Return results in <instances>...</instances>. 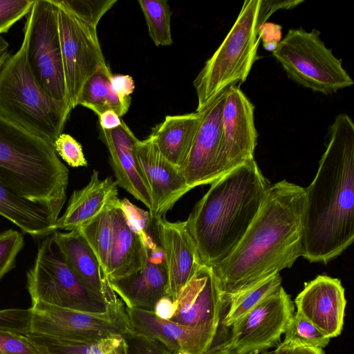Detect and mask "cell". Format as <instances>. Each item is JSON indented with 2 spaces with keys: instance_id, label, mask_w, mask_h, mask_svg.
<instances>
[{
  "instance_id": "cell-1",
  "label": "cell",
  "mask_w": 354,
  "mask_h": 354,
  "mask_svg": "<svg viewBox=\"0 0 354 354\" xmlns=\"http://www.w3.org/2000/svg\"><path fill=\"white\" fill-rule=\"evenodd\" d=\"M305 189L286 180L270 185L245 235L212 269L229 298L290 268L303 252Z\"/></svg>"
},
{
  "instance_id": "cell-2",
  "label": "cell",
  "mask_w": 354,
  "mask_h": 354,
  "mask_svg": "<svg viewBox=\"0 0 354 354\" xmlns=\"http://www.w3.org/2000/svg\"><path fill=\"white\" fill-rule=\"evenodd\" d=\"M317 174L305 189L302 257L327 263L354 240V124L338 114L328 127Z\"/></svg>"
},
{
  "instance_id": "cell-3",
  "label": "cell",
  "mask_w": 354,
  "mask_h": 354,
  "mask_svg": "<svg viewBox=\"0 0 354 354\" xmlns=\"http://www.w3.org/2000/svg\"><path fill=\"white\" fill-rule=\"evenodd\" d=\"M254 159L212 183L185 221L203 263L215 267L236 248L270 187Z\"/></svg>"
},
{
  "instance_id": "cell-4",
  "label": "cell",
  "mask_w": 354,
  "mask_h": 354,
  "mask_svg": "<svg viewBox=\"0 0 354 354\" xmlns=\"http://www.w3.org/2000/svg\"><path fill=\"white\" fill-rule=\"evenodd\" d=\"M68 169L54 146L0 115V180L23 197L59 214Z\"/></svg>"
},
{
  "instance_id": "cell-5",
  "label": "cell",
  "mask_w": 354,
  "mask_h": 354,
  "mask_svg": "<svg viewBox=\"0 0 354 354\" xmlns=\"http://www.w3.org/2000/svg\"><path fill=\"white\" fill-rule=\"evenodd\" d=\"M303 1L245 0L223 41L205 63L193 82L198 105L203 109L229 88L244 82L257 59L261 29L276 11Z\"/></svg>"
},
{
  "instance_id": "cell-6",
  "label": "cell",
  "mask_w": 354,
  "mask_h": 354,
  "mask_svg": "<svg viewBox=\"0 0 354 354\" xmlns=\"http://www.w3.org/2000/svg\"><path fill=\"white\" fill-rule=\"evenodd\" d=\"M71 111L37 84L27 62L24 38L0 68V115L54 145Z\"/></svg>"
},
{
  "instance_id": "cell-7",
  "label": "cell",
  "mask_w": 354,
  "mask_h": 354,
  "mask_svg": "<svg viewBox=\"0 0 354 354\" xmlns=\"http://www.w3.org/2000/svg\"><path fill=\"white\" fill-rule=\"evenodd\" d=\"M66 86L72 109L86 80L107 66L98 40L97 27L117 0H53Z\"/></svg>"
},
{
  "instance_id": "cell-8",
  "label": "cell",
  "mask_w": 354,
  "mask_h": 354,
  "mask_svg": "<svg viewBox=\"0 0 354 354\" xmlns=\"http://www.w3.org/2000/svg\"><path fill=\"white\" fill-rule=\"evenodd\" d=\"M272 55L290 79L315 92L330 95L354 84L342 59L326 46L316 29H290Z\"/></svg>"
},
{
  "instance_id": "cell-9",
  "label": "cell",
  "mask_w": 354,
  "mask_h": 354,
  "mask_svg": "<svg viewBox=\"0 0 354 354\" xmlns=\"http://www.w3.org/2000/svg\"><path fill=\"white\" fill-rule=\"evenodd\" d=\"M31 304L49 305L92 313H104L110 306L77 277L64 260L53 234L39 243L34 264L27 272Z\"/></svg>"
},
{
  "instance_id": "cell-10",
  "label": "cell",
  "mask_w": 354,
  "mask_h": 354,
  "mask_svg": "<svg viewBox=\"0 0 354 354\" xmlns=\"http://www.w3.org/2000/svg\"><path fill=\"white\" fill-rule=\"evenodd\" d=\"M29 68L39 86L55 101L72 110L65 82L53 0H35L24 28Z\"/></svg>"
},
{
  "instance_id": "cell-11",
  "label": "cell",
  "mask_w": 354,
  "mask_h": 354,
  "mask_svg": "<svg viewBox=\"0 0 354 354\" xmlns=\"http://www.w3.org/2000/svg\"><path fill=\"white\" fill-rule=\"evenodd\" d=\"M290 296L282 286L248 312L230 328L228 337L215 344L205 353L261 354L281 343L295 313Z\"/></svg>"
},
{
  "instance_id": "cell-12",
  "label": "cell",
  "mask_w": 354,
  "mask_h": 354,
  "mask_svg": "<svg viewBox=\"0 0 354 354\" xmlns=\"http://www.w3.org/2000/svg\"><path fill=\"white\" fill-rule=\"evenodd\" d=\"M30 334L64 339H101L120 335L130 325L120 299L104 313H92L49 305L32 304Z\"/></svg>"
},
{
  "instance_id": "cell-13",
  "label": "cell",
  "mask_w": 354,
  "mask_h": 354,
  "mask_svg": "<svg viewBox=\"0 0 354 354\" xmlns=\"http://www.w3.org/2000/svg\"><path fill=\"white\" fill-rule=\"evenodd\" d=\"M221 122V144L218 162L219 178L254 159L258 138L254 124V106L236 86L226 91Z\"/></svg>"
},
{
  "instance_id": "cell-14",
  "label": "cell",
  "mask_w": 354,
  "mask_h": 354,
  "mask_svg": "<svg viewBox=\"0 0 354 354\" xmlns=\"http://www.w3.org/2000/svg\"><path fill=\"white\" fill-rule=\"evenodd\" d=\"M133 150L151 194V220L165 217L166 213L191 189L182 170L163 156L150 136L142 140L138 139Z\"/></svg>"
},
{
  "instance_id": "cell-15",
  "label": "cell",
  "mask_w": 354,
  "mask_h": 354,
  "mask_svg": "<svg viewBox=\"0 0 354 354\" xmlns=\"http://www.w3.org/2000/svg\"><path fill=\"white\" fill-rule=\"evenodd\" d=\"M175 301L177 310L170 321L205 330L216 337L222 316L223 295L212 267L203 265Z\"/></svg>"
},
{
  "instance_id": "cell-16",
  "label": "cell",
  "mask_w": 354,
  "mask_h": 354,
  "mask_svg": "<svg viewBox=\"0 0 354 354\" xmlns=\"http://www.w3.org/2000/svg\"><path fill=\"white\" fill-rule=\"evenodd\" d=\"M226 91L203 109V118L182 171L189 187L212 184L219 178L218 162L222 135V111Z\"/></svg>"
},
{
  "instance_id": "cell-17",
  "label": "cell",
  "mask_w": 354,
  "mask_h": 354,
  "mask_svg": "<svg viewBox=\"0 0 354 354\" xmlns=\"http://www.w3.org/2000/svg\"><path fill=\"white\" fill-rule=\"evenodd\" d=\"M297 311L329 339L343 329L346 299L341 281L318 275L305 283L295 299Z\"/></svg>"
},
{
  "instance_id": "cell-18",
  "label": "cell",
  "mask_w": 354,
  "mask_h": 354,
  "mask_svg": "<svg viewBox=\"0 0 354 354\" xmlns=\"http://www.w3.org/2000/svg\"><path fill=\"white\" fill-rule=\"evenodd\" d=\"M152 221L164 254L167 295L175 301L182 288L204 264L185 221L170 222L165 217Z\"/></svg>"
},
{
  "instance_id": "cell-19",
  "label": "cell",
  "mask_w": 354,
  "mask_h": 354,
  "mask_svg": "<svg viewBox=\"0 0 354 354\" xmlns=\"http://www.w3.org/2000/svg\"><path fill=\"white\" fill-rule=\"evenodd\" d=\"M110 286L125 307L153 311L156 302L167 295V274L162 249L148 245L142 268L129 275L109 279Z\"/></svg>"
},
{
  "instance_id": "cell-20",
  "label": "cell",
  "mask_w": 354,
  "mask_h": 354,
  "mask_svg": "<svg viewBox=\"0 0 354 354\" xmlns=\"http://www.w3.org/2000/svg\"><path fill=\"white\" fill-rule=\"evenodd\" d=\"M125 312L133 330L157 340L172 354H205L215 339L205 330L160 319L153 311L125 307Z\"/></svg>"
},
{
  "instance_id": "cell-21",
  "label": "cell",
  "mask_w": 354,
  "mask_h": 354,
  "mask_svg": "<svg viewBox=\"0 0 354 354\" xmlns=\"http://www.w3.org/2000/svg\"><path fill=\"white\" fill-rule=\"evenodd\" d=\"M99 138L108 149L117 185L142 202L149 210L151 207L149 188L136 162L133 150L138 138L123 120L121 125L114 129L100 127Z\"/></svg>"
},
{
  "instance_id": "cell-22",
  "label": "cell",
  "mask_w": 354,
  "mask_h": 354,
  "mask_svg": "<svg viewBox=\"0 0 354 354\" xmlns=\"http://www.w3.org/2000/svg\"><path fill=\"white\" fill-rule=\"evenodd\" d=\"M66 262L81 281L108 304L119 297L110 286L107 276L93 251L78 230L53 233Z\"/></svg>"
},
{
  "instance_id": "cell-23",
  "label": "cell",
  "mask_w": 354,
  "mask_h": 354,
  "mask_svg": "<svg viewBox=\"0 0 354 354\" xmlns=\"http://www.w3.org/2000/svg\"><path fill=\"white\" fill-rule=\"evenodd\" d=\"M117 186L112 177L102 180L99 172L93 170L88 183L73 191L64 214L56 222V230H75L89 222L119 199Z\"/></svg>"
},
{
  "instance_id": "cell-24",
  "label": "cell",
  "mask_w": 354,
  "mask_h": 354,
  "mask_svg": "<svg viewBox=\"0 0 354 354\" xmlns=\"http://www.w3.org/2000/svg\"><path fill=\"white\" fill-rule=\"evenodd\" d=\"M112 216L113 241L106 270L108 280L129 275L142 268L149 245L128 223L120 200L113 205Z\"/></svg>"
},
{
  "instance_id": "cell-25",
  "label": "cell",
  "mask_w": 354,
  "mask_h": 354,
  "mask_svg": "<svg viewBox=\"0 0 354 354\" xmlns=\"http://www.w3.org/2000/svg\"><path fill=\"white\" fill-rule=\"evenodd\" d=\"M0 215L34 238L44 239L57 231L58 213L23 197L1 180Z\"/></svg>"
},
{
  "instance_id": "cell-26",
  "label": "cell",
  "mask_w": 354,
  "mask_h": 354,
  "mask_svg": "<svg viewBox=\"0 0 354 354\" xmlns=\"http://www.w3.org/2000/svg\"><path fill=\"white\" fill-rule=\"evenodd\" d=\"M202 118V111L167 115L153 128L149 135L163 156L181 170L187 160Z\"/></svg>"
},
{
  "instance_id": "cell-27",
  "label": "cell",
  "mask_w": 354,
  "mask_h": 354,
  "mask_svg": "<svg viewBox=\"0 0 354 354\" xmlns=\"http://www.w3.org/2000/svg\"><path fill=\"white\" fill-rule=\"evenodd\" d=\"M109 65L98 68L85 82L77 106L93 111L97 116L106 110L114 111L120 117L128 111L131 97L123 98L114 91Z\"/></svg>"
},
{
  "instance_id": "cell-28",
  "label": "cell",
  "mask_w": 354,
  "mask_h": 354,
  "mask_svg": "<svg viewBox=\"0 0 354 354\" xmlns=\"http://www.w3.org/2000/svg\"><path fill=\"white\" fill-rule=\"evenodd\" d=\"M281 281L279 273H277L229 298L223 304V308L227 306V309L225 315L221 316L220 325L223 328H230L281 287Z\"/></svg>"
},
{
  "instance_id": "cell-29",
  "label": "cell",
  "mask_w": 354,
  "mask_h": 354,
  "mask_svg": "<svg viewBox=\"0 0 354 354\" xmlns=\"http://www.w3.org/2000/svg\"><path fill=\"white\" fill-rule=\"evenodd\" d=\"M119 200L107 206L78 229L93 251L106 275L113 241L112 209Z\"/></svg>"
},
{
  "instance_id": "cell-30",
  "label": "cell",
  "mask_w": 354,
  "mask_h": 354,
  "mask_svg": "<svg viewBox=\"0 0 354 354\" xmlns=\"http://www.w3.org/2000/svg\"><path fill=\"white\" fill-rule=\"evenodd\" d=\"M148 28L149 35L157 46L173 43L171 32V12L167 1L139 0Z\"/></svg>"
},
{
  "instance_id": "cell-31",
  "label": "cell",
  "mask_w": 354,
  "mask_h": 354,
  "mask_svg": "<svg viewBox=\"0 0 354 354\" xmlns=\"http://www.w3.org/2000/svg\"><path fill=\"white\" fill-rule=\"evenodd\" d=\"M284 334L285 338L280 344L292 350L299 347L322 349L330 339L297 312L294 313Z\"/></svg>"
},
{
  "instance_id": "cell-32",
  "label": "cell",
  "mask_w": 354,
  "mask_h": 354,
  "mask_svg": "<svg viewBox=\"0 0 354 354\" xmlns=\"http://www.w3.org/2000/svg\"><path fill=\"white\" fill-rule=\"evenodd\" d=\"M0 354H50L48 347L29 333L0 330Z\"/></svg>"
},
{
  "instance_id": "cell-33",
  "label": "cell",
  "mask_w": 354,
  "mask_h": 354,
  "mask_svg": "<svg viewBox=\"0 0 354 354\" xmlns=\"http://www.w3.org/2000/svg\"><path fill=\"white\" fill-rule=\"evenodd\" d=\"M24 245V237L20 232L9 229L0 233V280L15 267Z\"/></svg>"
},
{
  "instance_id": "cell-34",
  "label": "cell",
  "mask_w": 354,
  "mask_h": 354,
  "mask_svg": "<svg viewBox=\"0 0 354 354\" xmlns=\"http://www.w3.org/2000/svg\"><path fill=\"white\" fill-rule=\"evenodd\" d=\"M127 354H172L161 343L143 335L131 327L122 335Z\"/></svg>"
},
{
  "instance_id": "cell-35",
  "label": "cell",
  "mask_w": 354,
  "mask_h": 354,
  "mask_svg": "<svg viewBox=\"0 0 354 354\" xmlns=\"http://www.w3.org/2000/svg\"><path fill=\"white\" fill-rule=\"evenodd\" d=\"M34 2L35 0H0V35L8 32L15 24L26 17Z\"/></svg>"
},
{
  "instance_id": "cell-36",
  "label": "cell",
  "mask_w": 354,
  "mask_h": 354,
  "mask_svg": "<svg viewBox=\"0 0 354 354\" xmlns=\"http://www.w3.org/2000/svg\"><path fill=\"white\" fill-rule=\"evenodd\" d=\"M53 146L57 154L69 166L72 167L87 166V160L84 157L81 144L69 134L61 133L55 141Z\"/></svg>"
},
{
  "instance_id": "cell-37",
  "label": "cell",
  "mask_w": 354,
  "mask_h": 354,
  "mask_svg": "<svg viewBox=\"0 0 354 354\" xmlns=\"http://www.w3.org/2000/svg\"><path fill=\"white\" fill-rule=\"evenodd\" d=\"M122 209L128 223L140 234L145 243L150 239L147 230L151 223L149 213L131 203L127 198L120 200Z\"/></svg>"
},
{
  "instance_id": "cell-38",
  "label": "cell",
  "mask_w": 354,
  "mask_h": 354,
  "mask_svg": "<svg viewBox=\"0 0 354 354\" xmlns=\"http://www.w3.org/2000/svg\"><path fill=\"white\" fill-rule=\"evenodd\" d=\"M111 84L117 94L123 98L131 97L135 89L134 81L129 75H113Z\"/></svg>"
},
{
  "instance_id": "cell-39",
  "label": "cell",
  "mask_w": 354,
  "mask_h": 354,
  "mask_svg": "<svg viewBox=\"0 0 354 354\" xmlns=\"http://www.w3.org/2000/svg\"><path fill=\"white\" fill-rule=\"evenodd\" d=\"M176 310V301L166 295L156 302L153 312L160 319L170 320L175 315Z\"/></svg>"
},
{
  "instance_id": "cell-40",
  "label": "cell",
  "mask_w": 354,
  "mask_h": 354,
  "mask_svg": "<svg viewBox=\"0 0 354 354\" xmlns=\"http://www.w3.org/2000/svg\"><path fill=\"white\" fill-rule=\"evenodd\" d=\"M98 118L100 127L106 130H111L118 128L121 125L122 122L121 117L113 110L104 111Z\"/></svg>"
},
{
  "instance_id": "cell-41",
  "label": "cell",
  "mask_w": 354,
  "mask_h": 354,
  "mask_svg": "<svg viewBox=\"0 0 354 354\" xmlns=\"http://www.w3.org/2000/svg\"><path fill=\"white\" fill-rule=\"evenodd\" d=\"M104 354H127L126 344L122 335L109 338Z\"/></svg>"
},
{
  "instance_id": "cell-42",
  "label": "cell",
  "mask_w": 354,
  "mask_h": 354,
  "mask_svg": "<svg viewBox=\"0 0 354 354\" xmlns=\"http://www.w3.org/2000/svg\"><path fill=\"white\" fill-rule=\"evenodd\" d=\"M8 49V41L3 37L0 36V68L6 59L9 55Z\"/></svg>"
},
{
  "instance_id": "cell-43",
  "label": "cell",
  "mask_w": 354,
  "mask_h": 354,
  "mask_svg": "<svg viewBox=\"0 0 354 354\" xmlns=\"http://www.w3.org/2000/svg\"><path fill=\"white\" fill-rule=\"evenodd\" d=\"M293 354H325L322 348L299 347L293 349Z\"/></svg>"
},
{
  "instance_id": "cell-44",
  "label": "cell",
  "mask_w": 354,
  "mask_h": 354,
  "mask_svg": "<svg viewBox=\"0 0 354 354\" xmlns=\"http://www.w3.org/2000/svg\"><path fill=\"white\" fill-rule=\"evenodd\" d=\"M274 354H293V350L279 344L277 348L274 350Z\"/></svg>"
},
{
  "instance_id": "cell-45",
  "label": "cell",
  "mask_w": 354,
  "mask_h": 354,
  "mask_svg": "<svg viewBox=\"0 0 354 354\" xmlns=\"http://www.w3.org/2000/svg\"><path fill=\"white\" fill-rule=\"evenodd\" d=\"M207 354H230V353L223 352V351H214V352H212V353H207Z\"/></svg>"
},
{
  "instance_id": "cell-46",
  "label": "cell",
  "mask_w": 354,
  "mask_h": 354,
  "mask_svg": "<svg viewBox=\"0 0 354 354\" xmlns=\"http://www.w3.org/2000/svg\"><path fill=\"white\" fill-rule=\"evenodd\" d=\"M261 354H274V351H268L263 352Z\"/></svg>"
},
{
  "instance_id": "cell-47",
  "label": "cell",
  "mask_w": 354,
  "mask_h": 354,
  "mask_svg": "<svg viewBox=\"0 0 354 354\" xmlns=\"http://www.w3.org/2000/svg\"><path fill=\"white\" fill-rule=\"evenodd\" d=\"M176 354H191V353H187V352H185V351H181V352H178L177 353H176Z\"/></svg>"
}]
</instances>
